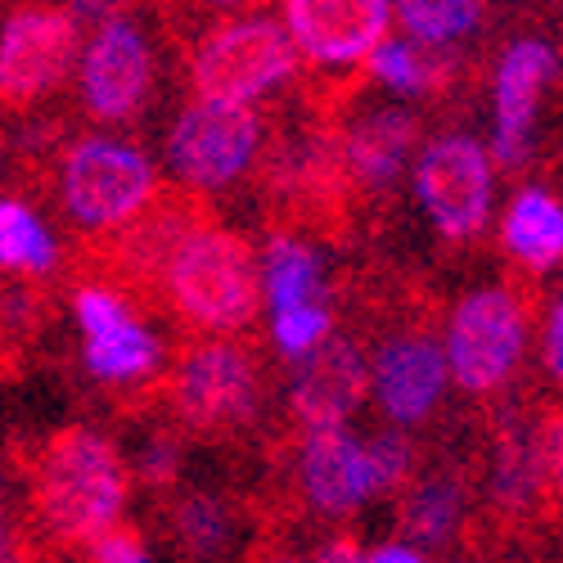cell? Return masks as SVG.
I'll use <instances>...</instances> for the list:
<instances>
[{"mask_svg":"<svg viewBox=\"0 0 563 563\" xmlns=\"http://www.w3.org/2000/svg\"><path fill=\"white\" fill-rule=\"evenodd\" d=\"M163 285L176 316L199 330H244L257 311L253 244L221 225H185L163 253Z\"/></svg>","mask_w":563,"mask_h":563,"instance_id":"cell-1","label":"cell"},{"mask_svg":"<svg viewBox=\"0 0 563 563\" xmlns=\"http://www.w3.org/2000/svg\"><path fill=\"white\" fill-rule=\"evenodd\" d=\"M126 478L118 451L90 429H64L36 460V509L59 541H100L122 514Z\"/></svg>","mask_w":563,"mask_h":563,"instance_id":"cell-2","label":"cell"},{"mask_svg":"<svg viewBox=\"0 0 563 563\" xmlns=\"http://www.w3.org/2000/svg\"><path fill=\"white\" fill-rule=\"evenodd\" d=\"M298 64V51L289 32L266 14H249L212 27L199 51H195V90L203 104H225V109H249V100L266 96L279 86Z\"/></svg>","mask_w":563,"mask_h":563,"instance_id":"cell-3","label":"cell"},{"mask_svg":"<svg viewBox=\"0 0 563 563\" xmlns=\"http://www.w3.org/2000/svg\"><path fill=\"white\" fill-rule=\"evenodd\" d=\"M81 41L77 10L23 5L0 23V109L23 113L64 81Z\"/></svg>","mask_w":563,"mask_h":563,"instance_id":"cell-4","label":"cell"},{"mask_svg":"<svg viewBox=\"0 0 563 563\" xmlns=\"http://www.w3.org/2000/svg\"><path fill=\"white\" fill-rule=\"evenodd\" d=\"M154 199V167L150 158L118 145V140L90 135L77 140L64 158V208L81 225H122Z\"/></svg>","mask_w":563,"mask_h":563,"instance_id":"cell-5","label":"cell"},{"mask_svg":"<svg viewBox=\"0 0 563 563\" xmlns=\"http://www.w3.org/2000/svg\"><path fill=\"white\" fill-rule=\"evenodd\" d=\"M446 369L468 393L500 388L523 356V307L509 289H478L468 294L446 334Z\"/></svg>","mask_w":563,"mask_h":563,"instance_id":"cell-6","label":"cell"},{"mask_svg":"<svg viewBox=\"0 0 563 563\" xmlns=\"http://www.w3.org/2000/svg\"><path fill=\"white\" fill-rule=\"evenodd\" d=\"M176 415L195 433H230L257 406V369L240 343H199L185 352L172 379Z\"/></svg>","mask_w":563,"mask_h":563,"instance_id":"cell-7","label":"cell"},{"mask_svg":"<svg viewBox=\"0 0 563 563\" xmlns=\"http://www.w3.org/2000/svg\"><path fill=\"white\" fill-rule=\"evenodd\" d=\"M419 199H424L433 225L446 240H468L478 234L492 208V163L483 145H474L468 135H446L419 154L415 167Z\"/></svg>","mask_w":563,"mask_h":563,"instance_id":"cell-8","label":"cell"},{"mask_svg":"<svg viewBox=\"0 0 563 563\" xmlns=\"http://www.w3.org/2000/svg\"><path fill=\"white\" fill-rule=\"evenodd\" d=\"M262 122L253 109H225V104H190L172 135H167V163L190 185H225L234 180L257 154Z\"/></svg>","mask_w":563,"mask_h":563,"instance_id":"cell-9","label":"cell"},{"mask_svg":"<svg viewBox=\"0 0 563 563\" xmlns=\"http://www.w3.org/2000/svg\"><path fill=\"white\" fill-rule=\"evenodd\" d=\"M388 19V0H289L279 27L316 64H361L384 45Z\"/></svg>","mask_w":563,"mask_h":563,"instance_id":"cell-10","label":"cell"},{"mask_svg":"<svg viewBox=\"0 0 563 563\" xmlns=\"http://www.w3.org/2000/svg\"><path fill=\"white\" fill-rule=\"evenodd\" d=\"M154 81V55L150 41L126 19H104L96 41L81 55V100L100 122L131 118L150 96Z\"/></svg>","mask_w":563,"mask_h":563,"instance_id":"cell-11","label":"cell"},{"mask_svg":"<svg viewBox=\"0 0 563 563\" xmlns=\"http://www.w3.org/2000/svg\"><path fill=\"white\" fill-rule=\"evenodd\" d=\"M77 324L86 339V365L100 379H145L158 361L154 334L140 324L113 294L104 289H81L77 294Z\"/></svg>","mask_w":563,"mask_h":563,"instance_id":"cell-12","label":"cell"},{"mask_svg":"<svg viewBox=\"0 0 563 563\" xmlns=\"http://www.w3.org/2000/svg\"><path fill=\"white\" fill-rule=\"evenodd\" d=\"M554 81V51L545 41H514L496 73V158L514 167L528 154L541 90Z\"/></svg>","mask_w":563,"mask_h":563,"instance_id":"cell-13","label":"cell"},{"mask_svg":"<svg viewBox=\"0 0 563 563\" xmlns=\"http://www.w3.org/2000/svg\"><path fill=\"white\" fill-rule=\"evenodd\" d=\"M374 388L397 424H419L429 419L433 406L442 401L446 388V356L433 339L424 334H406L384 343L379 361H374Z\"/></svg>","mask_w":563,"mask_h":563,"instance_id":"cell-14","label":"cell"},{"mask_svg":"<svg viewBox=\"0 0 563 563\" xmlns=\"http://www.w3.org/2000/svg\"><path fill=\"white\" fill-rule=\"evenodd\" d=\"M365 388H369V374L361 352L347 339H324L294 384V415L311 433L343 429V419L361 406Z\"/></svg>","mask_w":563,"mask_h":563,"instance_id":"cell-15","label":"cell"},{"mask_svg":"<svg viewBox=\"0 0 563 563\" xmlns=\"http://www.w3.org/2000/svg\"><path fill=\"white\" fill-rule=\"evenodd\" d=\"M302 483L307 496L324 514H347L356 509L369 492V468H365V446L347 429H320L302 446Z\"/></svg>","mask_w":563,"mask_h":563,"instance_id":"cell-16","label":"cell"},{"mask_svg":"<svg viewBox=\"0 0 563 563\" xmlns=\"http://www.w3.org/2000/svg\"><path fill=\"white\" fill-rule=\"evenodd\" d=\"M505 249L532 271H550L563 257V212L545 190H523L505 217Z\"/></svg>","mask_w":563,"mask_h":563,"instance_id":"cell-17","label":"cell"},{"mask_svg":"<svg viewBox=\"0 0 563 563\" xmlns=\"http://www.w3.org/2000/svg\"><path fill=\"white\" fill-rule=\"evenodd\" d=\"M410 145H415V118H406L397 109L374 113L361 126H352V135H347V167L361 180L384 185L401 172Z\"/></svg>","mask_w":563,"mask_h":563,"instance_id":"cell-18","label":"cell"},{"mask_svg":"<svg viewBox=\"0 0 563 563\" xmlns=\"http://www.w3.org/2000/svg\"><path fill=\"white\" fill-rule=\"evenodd\" d=\"M266 294H271L275 316L324 302L320 298V262H316V253L307 244H298V240H275L271 257H266Z\"/></svg>","mask_w":563,"mask_h":563,"instance_id":"cell-19","label":"cell"},{"mask_svg":"<svg viewBox=\"0 0 563 563\" xmlns=\"http://www.w3.org/2000/svg\"><path fill=\"white\" fill-rule=\"evenodd\" d=\"M51 266H55V244L41 217L19 199H0V271L41 275Z\"/></svg>","mask_w":563,"mask_h":563,"instance_id":"cell-20","label":"cell"},{"mask_svg":"<svg viewBox=\"0 0 563 563\" xmlns=\"http://www.w3.org/2000/svg\"><path fill=\"white\" fill-rule=\"evenodd\" d=\"M397 19L424 45H446V41L478 27L483 5H468V0H401Z\"/></svg>","mask_w":563,"mask_h":563,"instance_id":"cell-21","label":"cell"},{"mask_svg":"<svg viewBox=\"0 0 563 563\" xmlns=\"http://www.w3.org/2000/svg\"><path fill=\"white\" fill-rule=\"evenodd\" d=\"M369 73L397 90H433L446 68L433 51H419V45L397 41V45H379V51L369 55Z\"/></svg>","mask_w":563,"mask_h":563,"instance_id":"cell-22","label":"cell"},{"mask_svg":"<svg viewBox=\"0 0 563 563\" xmlns=\"http://www.w3.org/2000/svg\"><path fill=\"white\" fill-rule=\"evenodd\" d=\"M324 339H330V302H311V307H298V311L275 316V343H279V352L307 356V352H316Z\"/></svg>","mask_w":563,"mask_h":563,"instance_id":"cell-23","label":"cell"},{"mask_svg":"<svg viewBox=\"0 0 563 563\" xmlns=\"http://www.w3.org/2000/svg\"><path fill=\"white\" fill-rule=\"evenodd\" d=\"M455 509H460V496L455 487L438 483V487H424V492H415L410 505H406V523L415 537H424V541H438L451 532L455 523Z\"/></svg>","mask_w":563,"mask_h":563,"instance_id":"cell-24","label":"cell"},{"mask_svg":"<svg viewBox=\"0 0 563 563\" xmlns=\"http://www.w3.org/2000/svg\"><path fill=\"white\" fill-rule=\"evenodd\" d=\"M365 468H369V492H388L410 474V442L397 433H384L365 442Z\"/></svg>","mask_w":563,"mask_h":563,"instance_id":"cell-25","label":"cell"},{"mask_svg":"<svg viewBox=\"0 0 563 563\" xmlns=\"http://www.w3.org/2000/svg\"><path fill=\"white\" fill-rule=\"evenodd\" d=\"M90 563H150V554L135 528L113 523L100 541H90Z\"/></svg>","mask_w":563,"mask_h":563,"instance_id":"cell-26","label":"cell"},{"mask_svg":"<svg viewBox=\"0 0 563 563\" xmlns=\"http://www.w3.org/2000/svg\"><path fill=\"white\" fill-rule=\"evenodd\" d=\"M185 537H190V545H199V550H221V541H225L221 509L212 500H190L185 505Z\"/></svg>","mask_w":563,"mask_h":563,"instance_id":"cell-27","label":"cell"},{"mask_svg":"<svg viewBox=\"0 0 563 563\" xmlns=\"http://www.w3.org/2000/svg\"><path fill=\"white\" fill-rule=\"evenodd\" d=\"M545 365H550V374L563 369V307L559 302L545 316Z\"/></svg>","mask_w":563,"mask_h":563,"instance_id":"cell-28","label":"cell"},{"mask_svg":"<svg viewBox=\"0 0 563 563\" xmlns=\"http://www.w3.org/2000/svg\"><path fill=\"white\" fill-rule=\"evenodd\" d=\"M361 563H424V559H419L410 545H379L374 554H365Z\"/></svg>","mask_w":563,"mask_h":563,"instance_id":"cell-29","label":"cell"},{"mask_svg":"<svg viewBox=\"0 0 563 563\" xmlns=\"http://www.w3.org/2000/svg\"><path fill=\"white\" fill-rule=\"evenodd\" d=\"M0 563H27V554H23V545H19V537L0 523Z\"/></svg>","mask_w":563,"mask_h":563,"instance_id":"cell-30","label":"cell"},{"mask_svg":"<svg viewBox=\"0 0 563 563\" xmlns=\"http://www.w3.org/2000/svg\"><path fill=\"white\" fill-rule=\"evenodd\" d=\"M316 563H361V550H356L352 541H334V545L324 550Z\"/></svg>","mask_w":563,"mask_h":563,"instance_id":"cell-31","label":"cell"},{"mask_svg":"<svg viewBox=\"0 0 563 563\" xmlns=\"http://www.w3.org/2000/svg\"><path fill=\"white\" fill-rule=\"evenodd\" d=\"M0 523H5V483H0Z\"/></svg>","mask_w":563,"mask_h":563,"instance_id":"cell-32","label":"cell"},{"mask_svg":"<svg viewBox=\"0 0 563 563\" xmlns=\"http://www.w3.org/2000/svg\"><path fill=\"white\" fill-rule=\"evenodd\" d=\"M275 563H294V559H275Z\"/></svg>","mask_w":563,"mask_h":563,"instance_id":"cell-33","label":"cell"}]
</instances>
